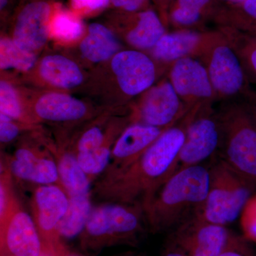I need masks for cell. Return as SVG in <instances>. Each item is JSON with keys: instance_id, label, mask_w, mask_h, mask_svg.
<instances>
[{"instance_id": "obj_31", "label": "cell", "mask_w": 256, "mask_h": 256, "mask_svg": "<svg viewBox=\"0 0 256 256\" xmlns=\"http://www.w3.org/2000/svg\"><path fill=\"white\" fill-rule=\"evenodd\" d=\"M104 146L106 144L102 131L98 127L92 128L84 133L79 140L76 154L92 152Z\"/></svg>"}, {"instance_id": "obj_30", "label": "cell", "mask_w": 256, "mask_h": 256, "mask_svg": "<svg viewBox=\"0 0 256 256\" xmlns=\"http://www.w3.org/2000/svg\"><path fill=\"white\" fill-rule=\"evenodd\" d=\"M0 109L1 114L10 118L18 119L21 116V108L14 89L4 82L0 84Z\"/></svg>"}, {"instance_id": "obj_35", "label": "cell", "mask_w": 256, "mask_h": 256, "mask_svg": "<svg viewBox=\"0 0 256 256\" xmlns=\"http://www.w3.org/2000/svg\"><path fill=\"white\" fill-rule=\"evenodd\" d=\"M116 8L127 12L142 11L148 4V0H110ZM148 10V9H146Z\"/></svg>"}, {"instance_id": "obj_12", "label": "cell", "mask_w": 256, "mask_h": 256, "mask_svg": "<svg viewBox=\"0 0 256 256\" xmlns=\"http://www.w3.org/2000/svg\"><path fill=\"white\" fill-rule=\"evenodd\" d=\"M168 129L169 128L142 124L126 128L112 148L110 163L102 178L112 176L127 169Z\"/></svg>"}, {"instance_id": "obj_8", "label": "cell", "mask_w": 256, "mask_h": 256, "mask_svg": "<svg viewBox=\"0 0 256 256\" xmlns=\"http://www.w3.org/2000/svg\"><path fill=\"white\" fill-rule=\"evenodd\" d=\"M220 140L222 130L218 112L214 110L212 106L196 108L178 154L176 172L212 159L218 153Z\"/></svg>"}, {"instance_id": "obj_38", "label": "cell", "mask_w": 256, "mask_h": 256, "mask_svg": "<svg viewBox=\"0 0 256 256\" xmlns=\"http://www.w3.org/2000/svg\"><path fill=\"white\" fill-rule=\"evenodd\" d=\"M226 2V4H238L240 3H242V2L246 1V0H222Z\"/></svg>"}, {"instance_id": "obj_11", "label": "cell", "mask_w": 256, "mask_h": 256, "mask_svg": "<svg viewBox=\"0 0 256 256\" xmlns=\"http://www.w3.org/2000/svg\"><path fill=\"white\" fill-rule=\"evenodd\" d=\"M170 82L188 111L216 100L206 67L197 58L186 57L172 64Z\"/></svg>"}, {"instance_id": "obj_37", "label": "cell", "mask_w": 256, "mask_h": 256, "mask_svg": "<svg viewBox=\"0 0 256 256\" xmlns=\"http://www.w3.org/2000/svg\"><path fill=\"white\" fill-rule=\"evenodd\" d=\"M256 126V92L247 100L242 101Z\"/></svg>"}, {"instance_id": "obj_22", "label": "cell", "mask_w": 256, "mask_h": 256, "mask_svg": "<svg viewBox=\"0 0 256 256\" xmlns=\"http://www.w3.org/2000/svg\"><path fill=\"white\" fill-rule=\"evenodd\" d=\"M40 73L52 85L70 88L82 82V76L78 66L62 56H48L42 60Z\"/></svg>"}, {"instance_id": "obj_7", "label": "cell", "mask_w": 256, "mask_h": 256, "mask_svg": "<svg viewBox=\"0 0 256 256\" xmlns=\"http://www.w3.org/2000/svg\"><path fill=\"white\" fill-rule=\"evenodd\" d=\"M32 218L46 252L62 256L67 252L58 232L60 222L66 214L69 197L60 184L38 185L32 198Z\"/></svg>"}, {"instance_id": "obj_33", "label": "cell", "mask_w": 256, "mask_h": 256, "mask_svg": "<svg viewBox=\"0 0 256 256\" xmlns=\"http://www.w3.org/2000/svg\"><path fill=\"white\" fill-rule=\"evenodd\" d=\"M20 130L11 122L6 114H0V141L2 143L11 142L18 136Z\"/></svg>"}, {"instance_id": "obj_3", "label": "cell", "mask_w": 256, "mask_h": 256, "mask_svg": "<svg viewBox=\"0 0 256 256\" xmlns=\"http://www.w3.org/2000/svg\"><path fill=\"white\" fill-rule=\"evenodd\" d=\"M146 225L139 205L106 202L92 208L85 228L80 234V244L85 252H96L119 244L134 246Z\"/></svg>"}, {"instance_id": "obj_27", "label": "cell", "mask_w": 256, "mask_h": 256, "mask_svg": "<svg viewBox=\"0 0 256 256\" xmlns=\"http://www.w3.org/2000/svg\"><path fill=\"white\" fill-rule=\"evenodd\" d=\"M0 50V66L2 69L14 68L28 70L36 60L31 52L23 50L10 40H1Z\"/></svg>"}, {"instance_id": "obj_40", "label": "cell", "mask_w": 256, "mask_h": 256, "mask_svg": "<svg viewBox=\"0 0 256 256\" xmlns=\"http://www.w3.org/2000/svg\"><path fill=\"white\" fill-rule=\"evenodd\" d=\"M62 256H82L80 255H78V254H75V252H69L67 250L65 254H64Z\"/></svg>"}, {"instance_id": "obj_6", "label": "cell", "mask_w": 256, "mask_h": 256, "mask_svg": "<svg viewBox=\"0 0 256 256\" xmlns=\"http://www.w3.org/2000/svg\"><path fill=\"white\" fill-rule=\"evenodd\" d=\"M210 188L201 215L218 225L233 223L242 214L256 185L246 180L215 156L210 160Z\"/></svg>"}, {"instance_id": "obj_9", "label": "cell", "mask_w": 256, "mask_h": 256, "mask_svg": "<svg viewBox=\"0 0 256 256\" xmlns=\"http://www.w3.org/2000/svg\"><path fill=\"white\" fill-rule=\"evenodd\" d=\"M44 252L34 220L15 198L0 215V256H38Z\"/></svg>"}, {"instance_id": "obj_41", "label": "cell", "mask_w": 256, "mask_h": 256, "mask_svg": "<svg viewBox=\"0 0 256 256\" xmlns=\"http://www.w3.org/2000/svg\"><path fill=\"white\" fill-rule=\"evenodd\" d=\"M38 256H53L52 255V254H50V252H42V254H40Z\"/></svg>"}, {"instance_id": "obj_19", "label": "cell", "mask_w": 256, "mask_h": 256, "mask_svg": "<svg viewBox=\"0 0 256 256\" xmlns=\"http://www.w3.org/2000/svg\"><path fill=\"white\" fill-rule=\"evenodd\" d=\"M35 110L42 119L60 122L82 118L86 112V108L80 100L70 96L50 94L37 101Z\"/></svg>"}, {"instance_id": "obj_17", "label": "cell", "mask_w": 256, "mask_h": 256, "mask_svg": "<svg viewBox=\"0 0 256 256\" xmlns=\"http://www.w3.org/2000/svg\"><path fill=\"white\" fill-rule=\"evenodd\" d=\"M8 168L18 180L38 185H60L56 160L28 148H20L15 152L14 156L8 160Z\"/></svg>"}, {"instance_id": "obj_26", "label": "cell", "mask_w": 256, "mask_h": 256, "mask_svg": "<svg viewBox=\"0 0 256 256\" xmlns=\"http://www.w3.org/2000/svg\"><path fill=\"white\" fill-rule=\"evenodd\" d=\"M92 210L90 195L69 198L68 210L58 228L60 238H73L80 236Z\"/></svg>"}, {"instance_id": "obj_21", "label": "cell", "mask_w": 256, "mask_h": 256, "mask_svg": "<svg viewBox=\"0 0 256 256\" xmlns=\"http://www.w3.org/2000/svg\"><path fill=\"white\" fill-rule=\"evenodd\" d=\"M210 18L218 26L245 30L256 26V0H246L238 4L216 5Z\"/></svg>"}, {"instance_id": "obj_28", "label": "cell", "mask_w": 256, "mask_h": 256, "mask_svg": "<svg viewBox=\"0 0 256 256\" xmlns=\"http://www.w3.org/2000/svg\"><path fill=\"white\" fill-rule=\"evenodd\" d=\"M50 31L56 38L72 41L78 38L82 32V25L75 15L58 10L56 12L50 22Z\"/></svg>"}, {"instance_id": "obj_4", "label": "cell", "mask_w": 256, "mask_h": 256, "mask_svg": "<svg viewBox=\"0 0 256 256\" xmlns=\"http://www.w3.org/2000/svg\"><path fill=\"white\" fill-rule=\"evenodd\" d=\"M222 140L216 156L242 178L256 185V126L242 101L218 111Z\"/></svg>"}, {"instance_id": "obj_39", "label": "cell", "mask_w": 256, "mask_h": 256, "mask_svg": "<svg viewBox=\"0 0 256 256\" xmlns=\"http://www.w3.org/2000/svg\"><path fill=\"white\" fill-rule=\"evenodd\" d=\"M240 31H242V30H240ZM242 32H247V33L252 34L256 35V26L248 28L246 30H242Z\"/></svg>"}, {"instance_id": "obj_20", "label": "cell", "mask_w": 256, "mask_h": 256, "mask_svg": "<svg viewBox=\"0 0 256 256\" xmlns=\"http://www.w3.org/2000/svg\"><path fill=\"white\" fill-rule=\"evenodd\" d=\"M55 160L58 166L60 185L69 198L92 194V181L80 168L75 154L64 152Z\"/></svg>"}, {"instance_id": "obj_32", "label": "cell", "mask_w": 256, "mask_h": 256, "mask_svg": "<svg viewBox=\"0 0 256 256\" xmlns=\"http://www.w3.org/2000/svg\"><path fill=\"white\" fill-rule=\"evenodd\" d=\"M220 256H256V252L244 236L232 234L226 246Z\"/></svg>"}, {"instance_id": "obj_23", "label": "cell", "mask_w": 256, "mask_h": 256, "mask_svg": "<svg viewBox=\"0 0 256 256\" xmlns=\"http://www.w3.org/2000/svg\"><path fill=\"white\" fill-rule=\"evenodd\" d=\"M118 48V44L110 30L99 24L90 25L88 34L80 45L84 56L94 62L108 60Z\"/></svg>"}, {"instance_id": "obj_13", "label": "cell", "mask_w": 256, "mask_h": 256, "mask_svg": "<svg viewBox=\"0 0 256 256\" xmlns=\"http://www.w3.org/2000/svg\"><path fill=\"white\" fill-rule=\"evenodd\" d=\"M188 112L169 80L152 88L148 92L141 106L139 116L142 124L170 128Z\"/></svg>"}, {"instance_id": "obj_10", "label": "cell", "mask_w": 256, "mask_h": 256, "mask_svg": "<svg viewBox=\"0 0 256 256\" xmlns=\"http://www.w3.org/2000/svg\"><path fill=\"white\" fill-rule=\"evenodd\" d=\"M232 233L196 214L173 229L169 240L188 256H220Z\"/></svg>"}, {"instance_id": "obj_24", "label": "cell", "mask_w": 256, "mask_h": 256, "mask_svg": "<svg viewBox=\"0 0 256 256\" xmlns=\"http://www.w3.org/2000/svg\"><path fill=\"white\" fill-rule=\"evenodd\" d=\"M217 0H174L170 6L169 20L178 28H191L210 18Z\"/></svg>"}, {"instance_id": "obj_1", "label": "cell", "mask_w": 256, "mask_h": 256, "mask_svg": "<svg viewBox=\"0 0 256 256\" xmlns=\"http://www.w3.org/2000/svg\"><path fill=\"white\" fill-rule=\"evenodd\" d=\"M194 112V109L190 110L165 130L127 169L101 178L92 194L105 202L139 205L143 208L176 172L178 154Z\"/></svg>"}, {"instance_id": "obj_25", "label": "cell", "mask_w": 256, "mask_h": 256, "mask_svg": "<svg viewBox=\"0 0 256 256\" xmlns=\"http://www.w3.org/2000/svg\"><path fill=\"white\" fill-rule=\"evenodd\" d=\"M233 46L252 84H256V36L237 28L218 26Z\"/></svg>"}, {"instance_id": "obj_16", "label": "cell", "mask_w": 256, "mask_h": 256, "mask_svg": "<svg viewBox=\"0 0 256 256\" xmlns=\"http://www.w3.org/2000/svg\"><path fill=\"white\" fill-rule=\"evenodd\" d=\"M213 34L214 31L188 30L165 34L153 48V56L163 63L171 64L186 57L198 60Z\"/></svg>"}, {"instance_id": "obj_5", "label": "cell", "mask_w": 256, "mask_h": 256, "mask_svg": "<svg viewBox=\"0 0 256 256\" xmlns=\"http://www.w3.org/2000/svg\"><path fill=\"white\" fill-rule=\"evenodd\" d=\"M198 60L206 67L216 100L244 101L254 95L238 54L220 28L214 31Z\"/></svg>"}, {"instance_id": "obj_36", "label": "cell", "mask_w": 256, "mask_h": 256, "mask_svg": "<svg viewBox=\"0 0 256 256\" xmlns=\"http://www.w3.org/2000/svg\"><path fill=\"white\" fill-rule=\"evenodd\" d=\"M160 6L161 11V20L164 22L169 20V12L170 6L174 2V0H154Z\"/></svg>"}, {"instance_id": "obj_2", "label": "cell", "mask_w": 256, "mask_h": 256, "mask_svg": "<svg viewBox=\"0 0 256 256\" xmlns=\"http://www.w3.org/2000/svg\"><path fill=\"white\" fill-rule=\"evenodd\" d=\"M210 180L208 165L197 164L176 172L142 208L150 230L156 233L174 229L201 214Z\"/></svg>"}, {"instance_id": "obj_15", "label": "cell", "mask_w": 256, "mask_h": 256, "mask_svg": "<svg viewBox=\"0 0 256 256\" xmlns=\"http://www.w3.org/2000/svg\"><path fill=\"white\" fill-rule=\"evenodd\" d=\"M120 87L128 96H136L149 88L156 78V69L148 56L136 50L120 52L112 60Z\"/></svg>"}, {"instance_id": "obj_14", "label": "cell", "mask_w": 256, "mask_h": 256, "mask_svg": "<svg viewBox=\"0 0 256 256\" xmlns=\"http://www.w3.org/2000/svg\"><path fill=\"white\" fill-rule=\"evenodd\" d=\"M50 14L52 6L46 0H32L24 5L15 21V43L31 52L41 48L50 31Z\"/></svg>"}, {"instance_id": "obj_34", "label": "cell", "mask_w": 256, "mask_h": 256, "mask_svg": "<svg viewBox=\"0 0 256 256\" xmlns=\"http://www.w3.org/2000/svg\"><path fill=\"white\" fill-rule=\"evenodd\" d=\"M110 0H72V4L76 10L96 11L105 8Z\"/></svg>"}, {"instance_id": "obj_18", "label": "cell", "mask_w": 256, "mask_h": 256, "mask_svg": "<svg viewBox=\"0 0 256 256\" xmlns=\"http://www.w3.org/2000/svg\"><path fill=\"white\" fill-rule=\"evenodd\" d=\"M132 26L127 34L128 42L141 50L154 48L165 34L164 23L152 10L130 12Z\"/></svg>"}, {"instance_id": "obj_29", "label": "cell", "mask_w": 256, "mask_h": 256, "mask_svg": "<svg viewBox=\"0 0 256 256\" xmlns=\"http://www.w3.org/2000/svg\"><path fill=\"white\" fill-rule=\"evenodd\" d=\"M240 223L244 238L256 244V192L244 206Z\"/></svg>"}]
</instances>
